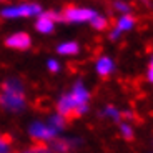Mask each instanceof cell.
Wrapping results in <instances>:
<instances>
[{
    "instance_id": "2e32d148",
    "label": "cell",
    "mask_w": 153,
    "mask_h": 153,
    "mask_svg": "<svg viewBox=\"0 0 153 153\" xmlns=\"http://www.w3.org/2000/svg\"><path fill=\"white\" fill-rule=\"evenodd\" d=\"M120 131H122V135L126 138V140H131V138H133L131 126H130V125H126V123H122V125H120Z\"/></svg>"
},
{
    "instance_id": "d6986e66",
    "label": "cell",
    "mask_w": 153,
    "mask_h": 153,
    "mask_svg": "<svg viewBox=\"0 0 153 153\" xmlns=\"http://www.w3.org/2000/svg\"><path fill=\"white\" fill-rule=\"evenodd\" d=\"M48 70H50V72H58V70H60V65H58V62H55V60H48Z\"/></svg>"
},
{
    "instance_id": "8992f818",
    "label": "cell",
    "mask_w": 153,
    "mask_h": 153,
    "mask_svg": "<svg viewBox=\"0 0 153 153\" xmlns=\"http://www.w3.org/2000/svg\"><path fill=\"white\" fill-rule=\"evenodd\" d=\"M57 108H58V113L60 117L63 118H75L76 117V107L73 103V100L70 95H63L57 103Z\"/></svg>"
},
{
    "instance_id": "8fae6325",
    "label": "cell",
    "mask_w": 153,
    "mask_h": 153,
    "mask_svg": "<svg viewBox=\"0 0 153 153\" xmlns=\"http://www.w3.org/2000/svg\"><path fill=\"white\" fill-rule=\"evenodd\" d=\"M133 25H135V19H133V17L125 15V17H122V19L117 22V30H118V32H122V30H130Z\"/></svg>"
},
{
    "instance_id": "7a4b0ae2",
    "label": "cell",
    "mask_w": 153,
    "mask_h": 153,
    "mask_svg": "<svg viewBox=\"0 0 153 153\" xmlns=\"http://www.w3.org/2000/svg\"><path fill=\"white\" fill-rule=\"evenodd\" d=\"M42 8L38 4H22V5H13L7 7L2 10V17L5 19H17V17H32V15H40Z\"/></svg>"
},
{
    "instance_id": "7c38bea8",
    "label": "cell",
    "mask_w": 153,
    "mask_h": 153,
    "mask_svg": "<svg viewBox=\"0 0 153 153\" xmlns=\"http://www.w3.org/2000/svg\"><path fill=\"white\" fill-rule=\"evenodd\" d=\"M63 125H65V118H63V117H60V115H53V117L50 118V126H52L55 131L62 130V128H63Z\"/></svg>"
},
{
    "instance_id": "3957f363",
    "label": "cell",
    "mask_w": 153,
    "mask_h": 153,
    "mask_svg": "<svg viewBox=\"0 0 153 153\" xmlns=\"http://www.w3.org/2000/svg\"><path fill=\"white\" fill-rule=\"evenodd\" d=\"M97 17V13L92 8H80V7H70L63 12V17L67 22H90Z\"/></svg>"
},
{
    "instance_id": "9a60e30c",
    "label": "cell",
    "mask_w": 153,
    "mask_h": 153,
    "mask_svg": "<svg viewBox=\"0 0 153 153\" xmlns=\"http://www.w3.org/2000/svg\"><path fill=\"white\" fill-rule=\"evenodd\" d=\"M23 153H52V152H50L45 145H40V143H38V145H35V146H32V148L25 150Z\"/></svg>"
},
{
    "instance_id": "277c9868",
    "label": "cell",
    "mask_w": 153,
    "mask_h": 153,
    "mask_svg": "<svg viewBox=\"0 0 153 153\" xmlns=\"http://www.w3.org/2000/svg\"><path fill=\"white\" fill-rule=\"evenodd\" d=\"M62 15L60 13H55V12H45V13H40L38 20L35 22V28L42 33H50L53 30V23L55 20H60Z\"/></svg>"
},
{
    "instance_id": "5b68a950",
    "label": "cell",
    "mask_w": 153,
    "mask_h": 153,
    "mask_svg": "<svg viewBox=\"0 0 153 153\" xmlns=\"http://www.w3.org/2000/svg\"><path fill=\"white\" fill-rule=\"evenodd\" d=\"M30 135L35 140H40V142H48L52 138H55L57 131L52 128L50 125H43V123H33L30 126Z\"/></svg>"
},
{
    "instance_id": "ac0fdd59",
    "label": "cell",
    "mask_w": 153,
    "mask_h": 153,
    "mask_svg": "<svg viewBox=\"0 0 153 153\" xmlns=\"http://www.w3.org/2000/svg\"><path fill=\"white\" fill-rule=\"evenodd\" d=\"M8 152V142H5L4 137H0V153H7Z\"/></svg>"
},
{
    "instance_id": "5bb4252c",
    "label": "cell",
    "mask_w": 153,
    "mask_h": 153,
    "mask_svg": "<svg viewBox=\"0 0 153 153\" xmlns=\"http://www.w3.org/2000/svg\"><path fill=\"white\" fill-rule=\"evenodd\" d=\"M53 148L60 153H65L72 148V145H70V142H67V140H58V142L53 143Z\"/></svg>"
},
{
    "instance_id": "9c48e42d",
    "label": "cell",
    "mask_w": 153,
    "mask_h": 153,
    "mask_svg": "<svg viewBox=\"0 0 153 153\" xmlns=\"http://www.w3.org/2000/svg\"><path fill=\"white\" fill-rule=\"evenodd\" d=\"M115 65H113V60L108 57H102L98 62H97V72H98L100 76H108L111 72H113Z\"/></svg>"
},
{
    "instance_id": "44dd1931",
    "label": "cell",
    "mask_w": 153,
    "mask_h": 153,
    "mask_svg": "<svg viewBox=\"0 0 153 153\" xmlns=\"http://www.w3.org/2000/svg\"><path fill=\"white\" fill-rule=\"evenodd\" d=\"M148 80L153 82V70H148Z\"/></svg>"
},
{
    "instance_id": "7402d4cb",
    "label": "cell",
    "mask_w": 153,
    "mask_h": 153,
    "mask_svg": "<svg viewBox=\"0 0 153 153\" xmlns=\"http://www.w3.org/2000/svg\"><path fill=\"white\" fill-rule=\"evenodd\" d=\"M150 70H153V60H152V65H150Z\"/></svg>"
},
{
    "instance_id": "ba28073f",
    "label": "cell",
    "mask_w": 153,
    "mask_h": 153,
    "mask_svg": "<svg viewBox=\"0 0 153 153\" xmlns=\"http://www.w3.org/2000/svg\"><path fill=\"white\" fill-rule=\"evenodd\" d=\"M70 97H72V100H73V103H75L76 108L85 107L87 102H88V92H87V88H85L80 82L75 85V88H73V92L70 93Z\"/></svg>"
},
{
    "instance_id": "ffe728a7",
    "label": "cell",
    "mask_w": 153,
    "mask_h": 153,
    "mask_svg": "<svg viewBox=\"0 0 153 153\" xmlns=\"http://www.w3.org/2000/svg\"><path fill=\"white\" fill-rule=\"evenodd\" d=\"M115 7L118 8V10H123V12L128 10V5H126V4H122V2H117V4H115Z\"/></svg>"
},
{
    "instance_id": "30bf717a",
    "label": "cell",
    "mask_w": 153,
    "mask_h": 153,
    "mask_svg": "<svg viewBox=\"0 0 153 153\" xmlns=\"http://www.w3.org/2000/svg\"><path fill=\"white\" fill-rule=\"evenodd\" d=\"M78 43L75 42H65V43H62V45L57 47V52L60 55H75L78 53Z\"/></svg>"
},
{
    "instance_id": "6da1fadb",
    "label": "cell",
    "mask_w": 153,
    "mask_h": 153,
    "mask_svg": "<svg viewBox=\"0 0 153 153\" xmlns=\"http://www.w3.org/2000/svg\"><path fill=\"white\" fill-rule=\"evenodd\" d=\"M0 105L10 111H20L25 107V97H23V87L19 80L10 78L2 85L0 93Z\"/></svg>"
},
{
    "instance_id": "4fadbf2b",
    "label": "cell",
    "mask_w": 153,
    "mask_h": 153,
    "mask_svg": "<svg viewBox=\"0 0 153 153\" xmlns=\"http://www.w3.org/2000/svg\"><path fill=\"white\" fill-rule=\"evenodd\" d=\"M92 25H93V28H97V30H105V28H107V25H108V20L105 19V17L97 15L95 19L92 20Z\"/></svg>"
},
{
    "instance_id": "52a82bcc",
    "label": "cell",
    "mask_w": 153,
    "mask_h": 153,
    "mask_svg": "<svg viewBox=\"0 0 153 153\" xmlns=\"http://www.w3.org/2000/svg\"><path fill=\"white\" fill-rule=\"evenodd\" d=\"M30 37H28L25 32H20V33H13L5 40V45L10 47V48H19V50H25L30 47Z\"/></svg>"
},
{
    "instance_id": "e0dca14e",
    "label": "cell",
    "mask_w": 153,
    "mask_h": 153,
    "mask_svg": "<svg viewBox=\"0 0 153 153\" xmlns=\"http://www.w3.org/2000/svg\"><path fill=\"white\" fill-rule=\"evenodd\" d=\"M105 113H107L108 117H111V118H113L115 122H118V120H120V117H122V115L118 113V110H117V108H113V107H107Z\"/></svg>"
}]
</instances>
